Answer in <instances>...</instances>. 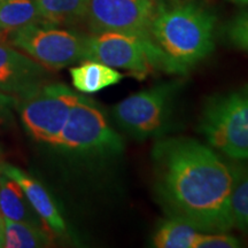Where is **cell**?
<instances>
[{"mask_svg": "<svg viewBox=\"0 0 248 248\" xmlns=\"http://www.w3.org/2000/svg\"><path fill=\"white\" fill-rule=\"evenodd\" d=\"M216 16L194 2L160 1L152 18L151 35L159 47L186 73L212 53Z\"/></svg>", "mask_w": 248, "mask_h": 248, "instance_id": "2", "label": "cell"}, {"mask_svg": "<svg viewBox=\"0 0 248 248\" xmlns=\"http://www.w3.org/2000/svg\"><path fill=\"white\" fill-rule=\"evenodd\" d=\"M241 241L226 232H199L193 248H237Z\"/></svg>", "mask_w": 248, "mask_h": 248, "instance_id": "19", "label": "cell"}, {"mask_svg": "<svg viewBox=\"0 0 248 248\" xmlns=\"http://www.w3.org/2000/svg\"><path fill=\"white\" fill-rule=\"evenodd\" d=\"M182 83L169 80L129 95L111 110L117 125L137 140L160 137L169 125L171 110Z\"/></svg>", "mask_w": 248, "mask_h": 248, "instance_id": "6", "label": "cell"}, {"mask_svg": "<svg viewBox=\"0 0 248 248\" xmlns=\"http://www.w3.org/2000/svg\"><path fill=\"white\" fill-rule=\"evenodd\" d=\"M40 23L46 22L35 0H0V42L20 28Z\"/></svg>", "mask_w": 248, "mask_h": 248, "instance_id": "13", "label": "cell"}, {"mask_svg": "<svg viewBox=\"0 0 248 248\" xmlns=\"http://www.w3.org/2000/svg\"><path fill=\"white\" fill-rule=\"evenodd\" d=\"M49 235L28 222L12 221L5 218V244L6 248H36L51 246Z\"/></svg>", "mask_w": 248, "mask_h": 248, "instance_id": "16", "label": "cell"}, {"mask_svg": "<svg viewBox=\"0 0 248 248\" xmlns=\"http://www.w3.org/2000/svg\"><path fill=\"white\" fill-rule=\"evenodd\" d=\"M5 244V218L0 213V248L4 247Z\"/></svg>", "mask_w": 248, "mask_h": 248, "instance_id": "22", "label": "cell"}, {"mask_svg": "<svg viewBox=\"0 0 248 248\" xmlns=\"http://www.w3.org/2000/svg\"><path fill=\"white\" fill-rule=\"evenodd\" d=\"M233 226L248 232V170L240 169L231 197Z\"/></svg>", "mask_w": 248, "mask_h": 248, "instance_id": "18", "label": "cell"}, {"mask_svg": "<svg viewBox=\"0 0 248 248\" xmlns=\"http://www.w3.org/2000/svg\"><path fill=\"white\" fill-rule=\"evenodd\" d=\"M226 35L235 47L248 53V11L237 15L229 23Z\"/></svg>", "mask_w": 248, "mask_h": 248, "instance_id": "20", "label": "cell"}, {"mask_svg": "<svg viewBox=\"0 0 248 248\" xmlns=\"http://www.w3.org/2000/svg\"><path fill=\"white\" fill-rule=\"evenodd\" d=\"M169 1H176V0H169Z\"/></svg>", "mask_w": 248, "mask_h": 248, "instance_id": "24", "label": "cell"}, {"mask_svg": "<svg viewBox=\"0 0 248 248\" xmlns=\"http://www.w3.org/2000/svg\"><path fill=\"white\" fill-rule=\"evenodd\" d=\"M198 130L219 154L248 161V85L210 98Z\"/></svg>", "mask_w": 248, "mask_h": 248, "instance_id": "4", "label": "cell"}, {"mask_svg": "<svg viewBox=\"0 0 248 248\" xmlns=\"http://www.w3.org/2000/svg\"><path fill=\"white\" fill-rule=\"evenodd\" d=\"M154 188L168 216L201 232L233 228L231 197L240 168L209 145L185 137L164 138L152 150Z\"/></svg>", "mask_w": 248, "mask_h": 248, "instance_id": "1", "label": "cell"}, {"mask_svg": "<svg viewBox=\"0 0 248 248\" xmlns=\"http://www.w3.org/2000/svg\"><path fill=\"white\" fill-rule=\"evenodd\" d=\"M0 173L17 182L22 188L24 197L52 232L57 234H63L66 232L64 219L62 218L51 195L39 182L27 175L23 170L8 163H0Z\"/></svg>", "mask_w": 248, "mask_h": 248, "instance_id": "11", "label": "cell"}, {"mask_svg": "<svg viewBox=\"0 0 248 248\" xmlns=\"http://www.w3.org/2000/svg\"><path fill=\"white\" fill-rule=\"evenodd\" d=\"M85 39L75 31L48 23L30 24L6 37L12 46L51 70L84 61Z\"/></svg>", "mask_w": 248, "mask_h": 248, "instance_id": "8", "label": "cell"}, {"mask_svg": "<svg viewBox=\"0 0 248 248\" xmlns=\"http://www.w3.org/2000/svg\"><path fill=\"white\" fill-rule=\"evenodd\" d=\"M84 60L125 70L139 80H144L153 70L173 75L186 74L154 42L114 31L86 36Z\"/></svg>", "mask_w": 248, "mask_h": 248, "instance_id": "3", "label": "cell"}, {"mask_svg": "<svg viewBox=\"0 0 248 248\" xmlns=\"http://www.w3.org/2000/svg\"><path fill=\"white\" fill-rule=\"evenodd\" d=\"M55 147L76 154L111 157L123 153L124 140L111 128L101 108L80 95L71 108Z\"/></svg>", "mask_w": 248, "mask_h": 248, "instance_id": "5", "label": "cell"}, {"mask_svg": "<svg viewBox=\"0 0 248 248\" xmlns=\"http://www.w3.org/2000/svg\"><path fill=\"white\" fill-rule=\"evenodd\" d=\"M0 213L4 218L12 221L28 222L29 216L24 202V193L14 179L0 176Z\"/></svg>", "mask_w": 248, "mask_h": 248, "instance_id": "17", "label": "cell"}, {"mask_svg": "<svg viewBox=\"0 0 248 248\" xmlns=\"http://www.w3.org/2000/svg\"><path fill=\"white\" fill-rule=\"evenodd\" d=\"M229 1L233 2V4H238V5H244V6L248 5V0H229Z\"/></svg>", "mask_w": 248, "mask_h": 248, "instance_id": "23", "label": "cell"}, {"mask_svg": "<svg viewBox=\"0 0 248 248\" xmlns=\"http://www.w3.org/2000/svg\"><path fill=\"white\" fill-rule=\"evenodd\" d=\"M79 97L62 83H45L18 99L24 129L35 140L55 146Z\"/></svg>", "mask_w": 248, "mask_h": 248, "instance_id": "7", "label": "cell"}, {"mask_svg": "<svg viewBox=\"0 0 248 248\" xmlns=\"http://www.w3.org/2000/svg\"><path fill=\"white\" fill-rule=\"evenodd\" d=\"M18 106V99L0 91V126L8 125L13 121V110Z\"/></svg>", "mask_w": 248, "mask_h": 248, "instance_id": "21", "label": "cell"}, {"mask_svg": "<svg viewBox=\"0 0 248 248\" xmlns=\"http://www.w3.org/2000/svg\"><path fill=\"white\" fill-rule=\"evenodd\" d=\"M48 77L47 68L0 42V91L20 99L47 83Z\"/></svg>", "mask_w": 248, "mask_h": 248, "instance_id": "10", "label": "cell"}, {"mask_svg": "<svg viewBox=\"0 0 248 248\" xmlns=\"http://www.w3.org/2000/svg\"><path fill=\"white\" fill-rule=\"evenodd\" d=\"M155 7V0H89L86 21L93 33L114 31L154 42L151 23Z\"/></svg>", "mask_w": 248, "mask_h": 248, "instance_id": "9", "label": "cell"}, {"mask_svg": "<svg viewBox=\"0 0 248 248\" xmlns=\"http://www.w3.org/2000/svg\"><path fill=\"white\" fill-rule=\"evenodd\" d=\"M69 73L74 88L88 94L115 85L123 79V74L115 68L92 60L82 61L79 66L70 68Z\"/></svg>", "mask_w": 248, "mask_h": 248, "instance_id": "12", "label": "cell"}, {"mask_svg": "<svg viewBox=\"0 0 248 248\" xmlns=\"http://www.w3.org/2000/svg\"><path fill=\"white\" fill-rule=\"evenodd\" d=\"M199 232L188 222L168 216L155 230L152 244L157 248H193Z\"/></svg>", "mask_w": 248, "mask_h": 248, "instance_id": "15", "label": "cell"}, {"mask_svg": "<svg viewBox=\"0 0 248 248\" xmlns=\"http://www.w3.org/2000/svg\"><path fill=\"white\" fill-rule=\"evenodd\" d=\"M46 23L71 27L88 18L89 0H35Z\"/></svg>", "mask_w": 248, "mask_h": 248, "instance_id": "14", "label": "cell"}]
</instances>
